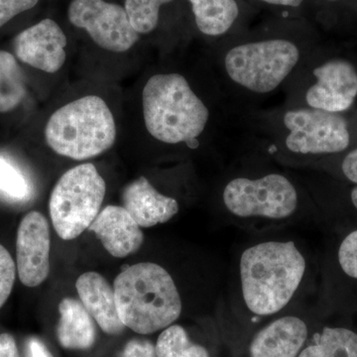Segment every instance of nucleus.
<instances>
[{
    "instance_id": "2f4dec72",
    "label": "nucleus",
    "mask_w": 357,
    "mask_h": 357,
    "mask_svg": "<svg viewBox=\"0 0 357 357\" xmlns=\"http://www.w3.org/2000/svg\"><path fill=\"white\" fill-rule=\"evenodd\" d=\"M351 197L352 204H354V206L357 208V185L352 190Z\"/></svg>"
},
{
    "instance_id": "c85d7f7f",
    "label": "nucleus",
    "mask_w": 357,
    "mask_h": 357,
    "mask_svg": "<svg viewBox=\"0 0 357 357\" xmlns=\"http://www.w3.org/2000/svg\"><path fill=\"white\" fill-rule=\"evenodd\" d=\"M342 170L347 178L357 184V148L351 150L344 157L342 163Z\"/></svg>"
},
{
    "instance_id": "f03ea898",
    "label": "nucleus",
    "mask_w": 357,
    "mask_h": 357,
    "mask_svg": "<svg viewBox=\"0 0 357 357\" xmlns=\"http://www.w3.org/2000/svg\"><path fill=\"white\" fill-rule=\"evenodd\" d=\"M141 109L145 130L157 143L196 148L215 135L234 107L218 83L203 91L185 73L164 70L145 82Z\"/></svg>"
},
{
    "instance_id": "4468645a",
    "label": "nucleus",
    "mask_w": 357,
    "mask_h": 357,
    "mask_svg": "<svg viewBox=\"0 0 357 357\" xmlns=\"http://www.w3.org/2000/svg\"><path fill=\"white\" fill-rule=\"evenodd\" d=\"M110 255L123 258L139 250L144 234L123 206H107L89 227Z\"/></svg>"
},
{
    "instance_id": "bb28decb",
    "label": "nucleus",
    "mask_w": 357,
    "mask_h": 357,
    "mask_svg": "<svg viewBox=\"0 0 357 357\" xmlns=\"http://www.w3.org/2000/svg\"><path fill=\"white\" fill-rule=\"evenodd\" d=\"M39 0H0V28L18 14L33 8Z\"/></svg>"
},
{
    "instance_id": "1a4fd4ad",
    "label": "nucleus",
    "mask_w": 357,
    "mask_h": 357,
    "mask_svg": "<svg viewBox=\"0 0 357 357\" xmlns=\"http://www.w3.org/2000/svg\"><path fill=\"white\" fill-rule=\"evenodd\" d=\"M222 202L237 217L281 220L294 213L299 197L286 176L270 173L259 178H232L223 188Z\"/></svg>"
},
{
    "instance_id": "f8f14e48",
    "label": "nucleus",
    "mask_w": 357,
    "mask_h": 357,
    "mask_svg": "<svg viewBox=\"0 0 357 357\" xmlns=\"http://www.w3.org/2000/svg\"><path fill=\"white\" fill-rule=\"evenodd\" d=\"M50 227L39 211L21 220L16 239V263L20 281L27 287L43 283L50 271Z\"/></svg>"
},
{
    "instance_id": "39448f33",
    "label": "nucleus",
    "mask_w": 357,
    "mask_h": 357,
    "mask_svg": "<svg viewBox=\"0 0 357 357\" xmlns=\"http://www.w3.org/2000/svg\"><path fill=\"white\" fill-rule=\"evenodd\" d=\"M306 270L295 243L270 241L244 251L241 276L246 306L256 314H275L292 299Z\"/></svg>"
},
{
    "instance_id": "7ed1b4c3",
    "label": "nucleus",
    "mask_w": 357,
    "mask_h": 357,
    "mask_svg": "<svg viewBox=\"0 0 357 357\" xmlns=\"http://www.w3.org/2000/svg\"><path fill=\"white\" fill-rule=\"evenodd\" d=\"M241 119L255 135L267 136L298 156L340 153L351 144V128L342 114L283 105L264 112L248 110Z\"/></svg>"
},
{
    "instance_id": "a878e982",
    "label": "nucleus",
    "mask_w": 357,
    "mask_h": 357,
    "mask_svg": "<svg viewBox=\"0 0 357 357\" xmlns=\"http://www.w3.org/2000/svg\"><path fill=\"white\" fill-rule=\"evenodd\" d=\"M338 260L344 273L357 279V230L342 241L338 251Z\"/></svg>"
},
{
    "instance_id": "2eb2a0df",
    "label": "nucleus",
    "mask_w": 357,
    "mask_h": 357,
    "mask_svg": "<svg viewBox=\"0 0 357 357\" xmlns=\"http://www.w3.org/2000/svg\"><path fill=\"white\" fill-rule=\"evenodd\" d=\"M122 204L140 227L167 222L180 208L177 199L161 194L143 176L124 188Z\"/></svg>"
},
{
    "instance_id": "4be33fe9",
    "label": "nucleus",
    "mask_w": 357,
    "mask_h": 357,
    "mask_svg": "<svg viewBox=\"0 0 357 357\" xmlns=\"http://www.w3.org/2000/svg\"><path fill=\"white\" fill-rule=\"evenodd\" d=\"M155 349L157 357H208L206 349L192 344L184 328L177 325L165 328L160 335Z\"/></svg>"
},
{
    "instance_id": "9b49d317",
    "label": "nucleus",
    "mask_w": 357,
    "mask_h": 357,
    "mask_svg": "<svg viewBox=\"0 0 357 357\" xmlns=\"http://www.w3.org/2000/svg\"><path fill=\"white\" fill-rule=\"evenodd\" d=\"M196 31L213 45L241 34L250 28L259 13L245 0H185Z\"/></svg>"
},
{
    "instance_id": "0eeeda50",
    "label": "nucleus",
    "mask_w": 357,
    "mask_h": 357,
    "mask_svg": "<svg viewBox=\"0 0 357 357\" xmlns=\"http://www.w3.org/2000/svg\"><path fill=\"white\" fill-rule=\"evenodd\" d=\"M312 54L284 89V105L342 114L351 109L357 98L356 68L340 58L317 62Z\"/></svg>"
},
{
    "instance_id": "7c9ffc66",
    "label": "nucleus",
    "mask_w": 357,
    "mask_h": 357,
    "mask_svg": "<svg viewBox=\"0 0 357 357\" xmlns=\"http://www.w3.org/2000/svg\"><path fill=\"white\" fill-rule=\"evenodd\" d=\"M27 347L28 357H53L49 349L38 338H30Z\"/></svg>"
},
{
    "instance_id": "6ab92c4d",
    "label": "nucleus",
    "mask_w": 357,
    "mask_h": 357,
    "mask_svg": "<svg viewBox=\"0 0 357 357\" xmlns=\"http://www.w3.org/2000/svg\"><path fill=\"white\" fill-rule=\"evenodd\" d=\"M24 77L13 54L0 50V114L15 109L24 100Z\"/></svg>"
},
{
    "instance_id": "5701e85b",
    "label": "nucleus",
    "mask_w": 357,
    "mask_h": 357,
    "mask_svg": "<svg viewBox=\"0 0 357 357\" xmlns=\"http://www.w3.org/2000/svg\"><path fill=\"white\" fill-rule=\"evenodd\" d=\"M256 11H266L270 16L283 20H306L312 23L314 0H245Z\"/></svg>"
},
{
    "instance_id": "393cba45",
    "label": "nucleus",
    "mask_w": 357,
    "mask_h": 357,
    "mask_svg": "<svg viewBox=\"0 0 357 357\" xmlns=\"http://www.w3.org/2000/svg\"><path fill=\"white\" fill-rule=\"evenodd\" d=\"M15 275V263L10 253L0 244V309L13 292Z\"/></svg>"
},
{
    "instance_id": "aec40b11",
    "label": "nucleus",
    "mask_w": 357,
    "mask_h": 357,
    "mask_svg": "<svg viewBox=\"0 0 357 357\" xmlns=\"http://www.w3.org/2000/svg\"><path fill=\"white\" fill-rule=\"evenodd\" d=\"M299 357H357V335L344 328H326Z\"/></svg>"
},
{
    "instance_id": "a211bd4d",
    "label": "nucleus",
    "mask_w": 357,
    "mask_h": 357,
    "mask_svg": "<svg viewBox=\"0 0 357 357\" xmlns=\"http://www.w3.org/2000/svg\"><path fill=\"white\" fill-rule=\"evenodd\" d=\"M60 321L57 335L65 349H88L96 340V328L91 314L82 302L65 298L59 305Z\"/></svg>"
},
{
    "instance_id": "423d86ee",
    "label": "nucleus",
    "mask_w": 357,
    "mask_h": 357,
    "mask_svg": "<svg viewBox=\"0 0 357 357\" xmlns=\"http://www.w3.org/2000/svg\"><path fill=\"white\" fill-rule=\"evenodd\" d=\"M44 137L56 154L84 161L114 146L117 126L107 102L100 96L88 95L56 109L45 126Z\"/></svg>"
},
{
    "instance_id": "f3484780",
    "label": "nucleus",
    "mask_w": 357,
    "mask_h": 357,
    "mask_svg": "<svg viewBox=\"0 0 357 357\" xmlns=\"http://www.w3.org/2000/svg\"><path fill=\"white\" fill-rule=\"evenodd\" d=\"M307 337V326L302 319H277L257 333L251 342L250 357H297Z\"/></svg>"
},
{
    "instance_id": "dca6fc26",
    "label": "nucleus",
    "mask_w": 357,
    "mask_h": 357,
    "mask_svg": "<svg viewBox=\"0 0 357 357\" xmlns=\"http://www.w3.org/2000/svg\"><path fill=\"white\" fill-rule=\"evenodd\" d=\"M76 288L82 304L103 332L114 335L123 332L126 326L119 318L114 289L105 277L86 272L77 278Z\"/></svg>"
},
{
    "instance_id": "f257e3e1",
    "label": "nucleus",
    "mask_w": 357,
    "mask_h": 357,
    "mask_svg": "<svg viewBox=\"0 0 357 357\" xmlns=\"http://www.w3.org/2000/svg\"><path fill=\"white\" fill-rule=\"evenodd\" d=\"M312 53L311 22L269 16L256 27L211 46L210 68L241 114L284 91Z\"/></svg>"
},
{
    "instance_id": "ddd939ff",
    "label": "nucleus",
    "mask_w": 357,
    "mask_h": 357,
    "mask_svg": "<svg viewBox=\"0 0 357 357\" xmlns=\"http://www.w3.org/2000/svg\"><path fill=\"white\" fill-rule=\"evenodd\" d=\"M67 37L57 22L44 20L18 34L13 46L21 62L42 72L55 74L67 60Z\"/></svg>"
},
{
    "instance_id": "cd10ccee",
    "label": "nucleus",
    "mask_w": 357,
    "mask_h": 357,
    "mask_svg": "<svg viewBox=\"0 0 357 357\" xmlns=\"http://www.w3.org/2000/svg\"><path fill=\"white\" fill-rule=\"evenodd\" d=\"M122 357H157L156 349L148 340H132L124 347Z\"/></svg>"
},
{
    "instance_id": "c756f323",
    "label": "nucleus",
    "mask_w": 357,
    "mask_h": 357,
    "mask_svg": "<svg viewBox=\"0 0 357 357\" xmlns=\"http://www.w3.org/2000/svg\"><path fill=\"white\" fill-rule=\"evenodd\" d=\"M0 357H20L15 340L9 333L0 335Z\"/></svg>"
},
{
    "instance_id": "b1692460",
    "label": "nucleus",
    "mask_w": 357,
    "mask_h": 357,
    "mask_svg": "<svg viewBox=\"0 0 357 357\" xmlns=\"http://www.w3.org/2000/svg\"><path fill=\"white\" fill-rule=\"evenodd\" d=\"M0 192L9 198L23 199L30 194V188L24 176L17 168L0 157Z\"/></svg>"
},
{
    "instance_id": "20e7f679",
    "label": "nucleus",
    "mask_w": 357,
    "mask_h": 357,
    "mask_svg": "<svg viewBox=\"0 0 357 357\" xmlns=\"http://www.w3.org/2000/svg\"><path fill=\"white\" fill-rule=\"evenodd\" d=\"M114 289L122 323L141 335L168 328L182 312L175 282L166 269L155 263L126 268L115 278Z\"/></svg>"
},
{
    "instance_id": "9d476101",
    "label": "nucleus",
    "mask_w": 357,
    "mask_h": 357,
    "mask_svg": "<svg viewBox=\"0 0 357 357\" xmlns=\"http://www.w3.org/2000/svg\"><path fill=\"white\" fill-rule=\"evenodd\" d=\"M68 17L73 25L86 30L98 47L112 53H126L139 41L126 8L105 0H74Z\"/></svg>"
},
{
    "instance_id": "6e6552de",
    "label": "nucleus",
    "mask_w": 357,
    "mask_h": 357,
    "mask_svg": "<svg viewBox=\"0 0 357 357\" xmlns=\"http://www.w3.org/2000/svg\"><path fill=\"white\" fill-rule=\"evenodd\" d=\"M107 185L91 163L63 174L51 192L49 210L54 229L64 241L77 238L100 213Z\"/></svg>"
},
{
    "instance_id": "412c9836",
    "label": "nucleus",
    "mask_w": 357,
    "mask_h": 357,
    "mask_svg": "<svg viewBox=\"0 0 357 357\" xmlns=\"http://www.w3.org/2000/svg\"><path fill=\"white\" fill-rule=\"evenodd\" d=\"M177 0H126V13L138 34L146 35L158 28L164 7Z\"/></svg>"
},
{
    "instance_id": "473e14b6",
    "label": "nucleus",
    "mask_w": 357,
    "mask_h": 357,
    "mask_svg": "<svg viewBox=\"0 0 357 357\" xmlns=\"http://www.w3.org/2000/svg\"><path fill=\"white\" fill-rule=\"evenodd\" d=\"M340 1V0H314V6H318L319 3H337V2Z\"/></svg>"
}]
</instances>
